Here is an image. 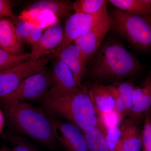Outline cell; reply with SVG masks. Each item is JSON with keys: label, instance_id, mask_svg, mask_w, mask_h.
<instances>
[{"label": "cell", "instance_id": "cell-21", "mask_svg": "<svg viewBox=\"0 0 151 151\" xmlns=\"http://www.w3.org/2000/svg\"><path fill=\"white\" fill-rule=\"evenodd\" d=\"M18 19L17 22L15 24L17 33L23 40H25L33 46L42 35L43 29Z\"/></svg>", "mask_w": 151, "mask_h": 151}, {"label": "cell", "instance_id": "cell-3", "mask_svg": "<svg viewBox=\"0 0 151 151\" xmlns=\"http://www.w3.org/2000/svg\"><path fill=\"white\" fill-rule=\"evenodd\" d=\"M5 109L14 129L50 149L57 141L51 116L45 111L24 102L14 104Z\"/></svg>", "mask_w": 151, "mask_h": 151}, {"label": "cell", "instance_id": "cell-18", "mask_svg": "<svg viewBox=\"0 0 151 151\" xmlns=\"http://www.w3.org/2000/svg\"><path fill=\"white\" fill-rule=\"evenodd\" d=\"M18 19L42 29L47 28L60 21L50 13L37 10H25L22 12Z\"/></svg>", "mask_w": 151, "mask_h": 151}, {"label": "cell", "instance_id": "cell-14", "mask_svg": "<svg viewBox=\"0 0 151 151\" xmlns=\"http://www.w3.org/2000/svg\"><path fill=\"white\" fill-rule=\"evenodd\" d=\"M88 91L98 116L116 111L115 100L109 85L96 81Z\"/></svg>", "mask_w": 151, "mask_h": 151}, {"label": "cell", "instance_id": "cell-20", "mask_svg": "<svg viewBox=\"0 0 151 151\" xmlns=\"http://www.w3.org/2000/svg\"><path fill=\"white\" fill-rule=\"evenodd\" d=\"M118 9L151 18V0H110Z\"/></svg>", "mask_w": 151, "mask_h": 151}, {"label": "cell", "instance_id": "cell-33", "mask_svg": "<svg viewBox=\"0 0 151 151\" xmlns=\"http://www.w3.org/2000/svg\"><path fill=\"white\" fill-rule=\"evenodd\" d=\"M149 79H151V76L150 77V78H149Z\"/></svg>", "mask_w": 151, "mask_h": 151}, {"label": "cell", "instance_id": "cell-31", "mask_svg": "<svg viewBox=\"0 0 151 151\" xmlns=\"http://www.w3.org/2000/svg\"><path fill=\"white\" fill-rule=\"evenodd\" d=\"M0 151H12V150L9 149L8 148L5 147H3L0 150Z\"/></svg>", "mask_w": 151, "mask_h": 151}, {"label": "cell", "instance_id": "cell-2", "mask_svg": "<svg viewBox=\"0 0 151 151\" xmlns=\"http://www.w3.org/2000/svg\"><path fill=\"white\" fill-rule=\"evenodd\" d=\"M142 66L134 55L121 43L106 42L94 56L89 74L97 82L118 80L136 75Z\"/></svg>", "mask_w": 151, "mask_h": 151}, {"label": "cell", "instance_id": "cell-22", "mask_svg": "<svg viewBox=\"0 0 151 151\" xmlns=\"http://www.w3.org/2000/svg\"><path fill=\"white\" fill-rule=\"evenodd\" d=\"M108 2L106 0H77L73 3L76 13L94 14L101 9Z\"/></svg>", "mask_w": 151, "mask_h": 151}, {"label": "cell", "instance_id": "cell-25", "mask_svg": "<svg viewBox=\"0 0 151 151\" xmlns=\"http://www.w3.org/2000/svg\"><path fill=\"white\" fill-rule=\"evenodd\" d=\"M8 140L12 146V151H38L32 144L21 136L10 135Z\"/></svg>", "mask_w": 151, "mask_h": 151}, {"label": "cell", "instance_id": "cell-26", "mask_svg": "<svg viewBox=\"0 0 151 151\" xmlns=\"http://www.w3.org/2000/svg\"><path fill=\"white\" fill-rule=\"evenodd\" d=\"M142 143L143 151H151V117L148 111L145 113Z\"/></svg>", "mask_w": 151, "mask_h": 151}, {"label": "cell", "instance_id": "cell-7", "mask_svg": "<svg viewBox=\"0 0 151 151\" xmlns=\"http://www.w3.org/2000/svg\"><path fill=\"white\" fill-rule=\"evenodd\" d=\"M108 16L106 5L96 13H75L70 15L66 19L63 29V38L54 52L55 56H57L64 47L89 32L96 24Z\"/></svg>", "mask_w": 151, "mask_h": 151}, {"label": "cell", "instance_id": "cell-28", "mask_svg": "<svg viewBox=\"0 0 151 151\" xmlns=\"http://www.w3.org/2000/svg\"><path fill=\"white\" fill-rule=\"evenodd\" d=\"M106 138L111 151H114L119 142L121 135V131L119 125H112L105 127Z\"/></svg>", "mask_w": 151, "mask_h": 151}, {"label": "cell", "instance_id": "cell-11", "mask_svg": "<svg viewBox=\"0 0 151 151\" xmlns=\"http://www.w3.org/2000/svg\"><path fill=\"white\" fill-rule=\"evenodd\" d=\"M121 135L114 151H140L142 149V132L138 121L125 118L120 127Z\"/></svg>", "mask_w": 151, "mask_h": 151}, {"label": "cell", "instance_id": "cell-4", "mask_svg": "<svg viewBox=\"0 0 151 151\" xmlns=\"http://www.w3.org/2000/svg\"><path fill=\"white\" fill-rule=\"evenodd\" d=\"M108 15L110 30L119 35L138 50H151V18L118 9Z\"/></svg>", "mask_w": 151, "mask_h": 151}, {"label": "cell", "instance_id": "cell-1", "mask_svg": "<svg viewBox=\"0 0 151 151\" xmlns=\"http://www.w3.org/2000/svg\"><path fill=\"white\" fill-rule=\"evenodd\" d=\"M42 100L45 111L50 116L65 119L82 131L100 124L88 89L83 86L70 93L50 89Z\"/></svg>", "mask_w": 151, "mask_h": 151}, {"label": "cell", "instance_id": "cell-5", "mask_svg": "<svg viewBox=\"0 0 151 151\" xmlns=\"http://www.w3.org/2000/svg\"><path fill=\"white\" fill-rule=\"evenodd\" d=\"M49 54L38 59H29L0 71V100L3 102L14 93L23 81L42 70L53 57Z\"/></svg>", "mask_w": 151, "mask_h": 151}, {"label": "cell", "instance_id": "cell-23", "mask_svg": "<svg viewBox=\"0 0 151 151\" xmlns=\"http://www.w3.org/2000/svg\"><path fill=\"white\" fill-rule=\"evenodd\" d=\"M30 53L12 54L0 47V71L30 59Z\"/></svg>", "mask_w": 151, "mask_h": 151}, {"label": "cell", "instance_id": "cell-12", "mask_svg": "<svg viewBox=\"0 0 151 151\" xmlns=\"http://www.w3.org/2000/svg\"><path fill=\"white\" fill-rule=\"evenodd\" d=\"M63 36V28L59 22L47 28L38 41L32 46L30 52L31 59H38L51 54L50 52L61 43Z\"/></svg>", "mask_w": 151, "mask_h": 151}, {"label": "cell", "instance_id": "cell-19", "mask_svg": "<svg viewBox=\"0 0 151 151\" xmlns=\"http://www.w3.org/2000/svg\"><path fill=\"white\" fill-rule=\"evenodd\" d=\"M83 132L89 151H111L106 139L105 128L100 122L96 127Z\"/></svg>", "mask_w": 151, "mask_h": 151}, {"label": "cell", "instance_id": "cell-13", "mask_svg": "<svg viewBox=\"0 0 151 151\" xmlns=\"http://www.w3.org/2000/svg\"><path fill=\"white\" fill-rule=\"evenodd\" d=\"M52 85L50 89L60 93H70L79 87L71 71L63 62L57 58L51 71Z\"/></svg>", "mask_w": 151, "mask_h": 151}, {"label": "cell", "instance_id": "cell-24", "mask_svg": "<svg viewBox=\"0 0 151 151\" xmlns=\"http://www.w3.org/2000/svg\"><path fill=\"white\" fill-rule=\"evenodd\" d=\"M115 84L124 99L127 109V116H129L132 108V92L135 86L131 81H120Z\"/></svg>", "mask_w": 151, "mask_h": 151}, {"label": "cell", "instance_id": "cell-32", "mask_svg": "<svg viewBox=\"0 0 151 151\" xmlns=\"http://www.w3.org/2000/svg\"><path fill=\"white\" fill-rule=\"evenodd\" d=\"M149 113H150V115L151 117V108L150 109V110L148 111Z\"/></svg>", "mask_w": 151, "mask_h": 151}, {"label": "cell", "instance_id": "cell-8", "mask_svg": "<svg viewBox=\"0 0 151 151\" xmlns=\"http://www.w3.org/2000/svg\"><path fill=\"white\" fill-rule=\"evenodd\" d=\"M50 116L55 138L65 151H89L81 129L69 122Z\"/></svg>", "mask_w": 151, "mask_h": 151}, {"label": "cell", "instance_id": "cell-6", "mask_svg": "<svg viewBox=\"0 0 151 151\" xmlns=\"http://www.w3.org/2000/svg\"><path fill=\"white\" fill-rule=\"evenodd\" d=\"M50 71L46 67L24 79L9 99L2 102L5 108L17 103L42 98L51 88Z\"/></svg>", "mask_w": 151, "mask_h": 151}, {"label": "cell", "instance_id": "cell-9", "mask_svg": "<svg viewBox=\"0 0 151 151\" xmlns=\"http://www.w3.org/2000/svg\"><path fill=\"white\" fill-rule=\"evenodd\" d=\"M110 30L109 15L92 29L74 41L85 59L89 62L94 57L107 33Z\"/></svg>", "mask_w": 151, "mask_h": 151}, {"label": "cell", "instance_id": "cell-27", "mask_svg": "<svg viewBox=\"0 0 151 151\" xmlns=\"http://www.w3.org/2000/svg\"><path fill=\"white\" fill-rule=\"evenodd\" d=\"M114 97L115 103V111L120 122H122L127 116V109L123 97L121 96L115 83L109 85Z\"/></svg>", "mask_w": 151, "mask_h": 151}, {"label": "cell", "instance_id": "cell-15", "mask_svg": "<svg viewBox=\"0 0 151 151\" xmlns=\"http://www.w3.org/2000/svg\"><path fill=\"white\" fill-rule=\"evenodd\" d=\"M0 47L12 54H22L23 42L17 33L15 25L11 19H0Z\"/></svg>", "mask_w": 151, "mask_h": 151}, {"label": "cell", "instance_id": "cell-17", "mask_svg": "<svg viewBox=\"0 0 151 151\" xmlns=\"http://www.w3.org/2000/svg\"><path fill=\"white\" fill-rule=\"evenodd\" d=\"M26 9L47 11L60 21L70 15L73 10V3L64 0H40L33 3Z\"/></svg>", "mask_w": 151, "mask_h": 151}, {"label": "cell", "instance_id": "cell-16", "mask_svg": "<svg viewBox=\"0 0 151 151\" xmlns=\"http://www.w3.org/2000/svg\"><path fill=\"white\" fill-rule=\"evenodd\" d=\"M132 100V110L129 116L138 121L151 108V79H148L142 86H134Z\"/></svg>", "mask_w": 151, "mask_h": 151}, {"label": "cell", "instance_id": "cell-10", "mask_svg": "<svg viewBox=\"0 0 151 151\" xmlns=\"http://www.w3.org/2000/svg\"><path fill=\"white\" fill-rule=\"evenodd\" d=\"M56 58L70 69L78 87H82L81 82L89 62L85 59L78 47L72 42L64 47Z\"/></svg>", "mask_w": 151, "mask_h": 151}, {"label": "cell", "instance_id": "cell-30", "mask_svg": "<svg viewBox=\"0 0 151 151\" xmlns=\"http://www.w3.org/2000/svg\"><path fill=\"white\" fill-rule=\"evenodd\" d=\"M4 125V118L3 113L0 111V134L2 131Z\"/></svg>", "mask_w": 151, "mask_h": 151}, {"label": "cell", "instance_id": "cell-29", "mask_svg": "<svg viewBox=\"0 0 151 151\" xmlns=\"http://www.w3.org/2000/svg\"><path fill=\"white\" fill-rule=\"evenodd\" d=\"M13 16L10 2L6 0H0V19Z\"/></svg>", "mask_w": 151, "mask_h": 151}]
</instances>
